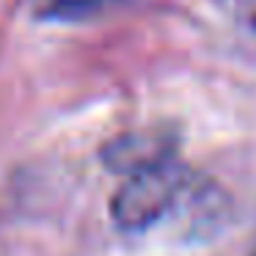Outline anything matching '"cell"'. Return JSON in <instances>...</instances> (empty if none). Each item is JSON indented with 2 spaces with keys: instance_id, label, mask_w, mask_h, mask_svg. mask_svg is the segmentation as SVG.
I'll return each mask as SVG.
<instances>
[{
  "instance_id": "obj_5",
  "label": "cell",
  "mask_w": 256,
  "mask_h": 256,
  "mask_svg": "<svg viewBox=\"0 0 256 256\" xmlns=\"http://www.w3.org/2000/svg\"><path fill=\"white\" fill-rule=\"evenodd\" d=\"M248 256H256V232H254V242H250V250H248Z\"/></svg>"
},
{
  "instance_id": "obj_2",
  "label": "cell",
  "mask_w": 256,
  "mask_h": 256,
  "mask_svg": "<svg viewBox=\"0 0 256 256\" xmlns=\"http://www.w3.org/2000/svg\"><path fill=\"white\" fill-rule=\"evenodd\" d=\"M174 146H176V138H174L171 130H130L118 138L108 140L105 149H102V160L113 171L132 176V174L149 171L154 166L174 160Z\"/></svg>"
},
{
  "instance_id": "obj_4",
  "label": "cell",
  "mask_w": 256,
  "mask_h": 256,
  "mask_svg": "<svg viewBox=\"0 0 256 256\" xmlns=\"http://www.w3.org/2000/svg\"><path fill=\"white\" fill-rule=\"evenodd\" d=\"M232 20L240 36L256 47V0H232Z\"/></svg>"
},
{
  "instance_id": "obj_3",
  "label": "cell",
  "mask_w": 256,
  "mask_h": 256,
  "mask_svg": "<svg viewBox=\"0 0 256 256\" xmlns=\"http://www.w3.org/2000/svg\"><path fill=\"white\" fill-rule=\"evenodd\" d=\"M122 3L124 0H39L36 17L47 22H78V20L105 14Z\"/></svg>"
},
{
  "instance_id": "obj_1",
  "label": "cell",
  "mask_w": 256,
  "mask_h": 256,
  "mask_svg": "<svg viewBox=\"0 0 256 256\" xmlns=\"http://www.w3.org/2000/svg\"><path fill=\"white\" fill-rule=\"evenodd\" d=\"M190 171L176 160H168L149 171L127 176L122 190L110 204L113 220L124 232H144L154 223L166 220L174 212L190 182Z\"/></svg>"
}]
</instances>
